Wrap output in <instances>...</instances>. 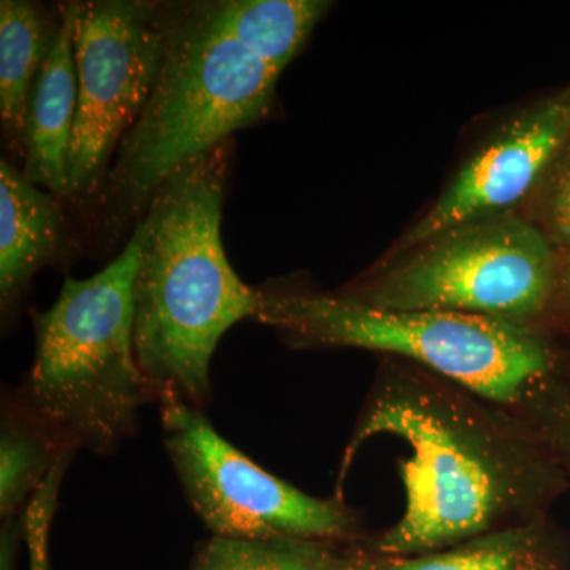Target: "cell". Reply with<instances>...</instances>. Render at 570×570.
<instances>
[{
	"instance_id": "obj_2",
	"label": "cell",
	"mask_w": 570,
	"mask_h": 570,
	"mask_svg": "<svg viewBox=\"0 0 570 570\" xmlns=\"http://www.w3.org/2000/svg\"><path fill=\"white\" fill-rule=\"evenodd\" d=\"M232 141L176 168L137 224L135 352L157 403L204 409L217 344L261 309V291L236 275L220 236Z\"/></svg>"
},
{
	"instance_id": "obj_9",
	"label": "cell",
	"mask_w": 570,
	"mask_h": 570,
	"mask_svg": "<svg viewBox=\"0 0 570 570\" xmlns=\"http://www.w3.org/2000/svg\"><path fill=\"white\" fill-rule=\"evenodd\" d=\"M569 137L570 89L521 112L472 154L392 257L459 225L512 213Z\"/></svg>"
},
{
	"instance_id": "obj_15",
	"label": "cell",
	"mask_w": 570,
	"mask_h": 570,
	"mask_svg": "<svg viewBox=\"0 0 570 570\" xmlns=\"http://www.w3.org/2000/svg\"><path fill=\"white\" fill-rule=\"evenodd\" d=\"M387 570H557V561L542 519L417 557L389 558Z\"/></svg>"
},
{
	"instance_id": "obj_13",
	"label": "cell",
	"mask_w": 570,
	"mask_h": 570,
	"mask_svg": "<svg viewBox=\"0 0 570 570\" xmlns=\"http://www.w3.org/2000/svg\"><path fill=\"white\" fill-rule=\"evenodd\" d=\"M332 3L324 0H212L206 13L247 52L283 73Z\"/></svg>"
},
{
	"instance_id": "obj_16",
	"label": "cell",
	"mask_w": 570,
	"mask_h": 570,
	"mask_svg": "<svg viewBox=\"0 0 570 570\" xmlns=\"http://www.w3.org/2000/svg\"><path fill=\"white\" fill-rule=\"evenodd\" d=\"M356 543L213 535L198 547L190 570H336Z\"/></svg>"
},
{
	"instance_id": "obj_3",
	"label": "cell",
	"mask_w": 570,
	"mask_h": 570,
	"mask_svg": "<svg viewBox=\"0 0 570 570\" xmlns=\"http://www.w3.org/2000/svg\"><path fill=\"white\" fill-rule=\"evenodd\" d=\"M159 11L163 67L102 186L111 235L140 223L176 168L262 121L275 105L279 71L232 40L204 2L159 3Z\"/></svg>"
},
{
	"instance_id": "obj_6",
	"label": "cell",
	"mask_w": 570,
	"mask_h": 570,
	"mask_svg": "<svg viewBox=\"0 0 570 570\" xmlns=\"http://www.w3.org/2000/svg\"><path fill=\"white\" fill-rule=\"evenodd\" d=\"M549 236L513 213L459 225L341 287L385 311H448L532 325L558 288Z\"/></svg>"
},
{
	"instance_id": "obj_14",
	"label": "cell",
	"mask_w": 570,
	"mask_h": 570,
	"mask_svg": "<svg viewBox=\"0 0 570 570\" xmlns=\"http://www.w3.org/2000/svg\"><path fill=\"white\" fill-rule=\"evenodd\" d=\"M75 452L63 448L48 428L18 403L3 401L0 428V517L24 519L29 502L45 479Z\"/></svg>"
},
{
	"instance_id": "obj_1",
	"label": "cell",
	"mask_w": 570,
	"mask_h": 570,
	"mask_svg": "<svg viewBox=\"0 0 570 570\" xmlns=\"http://www.w3.org/2000/svg\"><path fill=\"white\" fill-rule=\"evenodd\" d=\"M382 434L411 450L397 464L403 515L370 542L382 557H417L542 520L560 487L558 461L513 412L389 356L344 449L333 497L344 499L356 453Z\"/></svg>"
},
{
	"instance_id": "obj_10",
	"label": "cell",
	"mask_w": 570,
	"mask_h": 570,
	"mask_svg": "<svg viewBox=\"0 0 570 570\" xmlns=\"http://www.w3.org/2000/svg\"><path fill=\"white\" fill-rule=\"evenodd\" d=\"M77 104V66L70 21L62 9L50 55L29 94L22 171L29 181L45 187L58 198H69L67 160Z\"/></svg>"
},
{
	"instance_id": "obj_7",
	"label": "cell",
	"mask_w": 570,
	"mask_h": 570,
	"mask_svg": "<svg viewBox=\"0 0 570 570\" xmlns=\"http://www.w3.org/2000/svg\"><path fill=\"white\" fill-rule=\"evenodd\" d=\"M164 442L184 494L217 538L363 542L344 499L316 498L265 471L217 433L202 409L159 401Z\"/></svg>"
},
{
	"instance_id": "obj_5",
	"label": "cell",
	"mask_w": 570,
	"mask_h": 570,
	"mask_svg": "<svg viewBox=\"0 0 570 570\" xmlns=\"http://www.w3.org/2000/svg\"><path fill=\"white\" fill-rule=\"evenodd\" d=\"M255 321L296 348H362L414 363L517 412L549 389L553 354L535 326L448 311H385L337 292L258 287Z\"/></svg>"
},
{
	"instance_id": "obj_17",
	"label": "cell",
	"mask_w": 570,
	"mask_h": 570,
	"mask_svg": "<svg viewBox=\"0 0 570 570\" xmlns=\"http://www.w3.org/2000/svg\"><path fill=\"white\" fill-rule=\"evenodd\" d=\"M539 439L554 460L560 459L570 468V400L557 387L543 390L513 412Z\"/></svg>"
},
{
	"instance_id": "obj_21",
	"label": "cell",
	"mask_w": 570,
	"mask_h": 570,
	"mask_svg": "<svg viewBox=\"0 0 570 570\" xmlns=\"http://www.w3.org/2000/svg\"><path fill=\"white\" fill-rule=\"evenodd\" d=\"M558 285H560L562 292H564L566 295L570 296V261L568 266H566V268L562 269L560 279H558Z\"/></svg>"
},
{
	"instance_id": "obj_19",
	"label": "cell",
	"mask_w": 570,
	"mask_h": 570,
	"mask_svg": "<svg viewBox=\"0 0 570 570\" xmlns=\"http://www.w3.org/2000/svg\"><path fill=\"white\" fill-rule=\"evenodd\" d=\"M551 245L570 247V163L558 176L547 208Z\"/></svg>"
},
{
	"instance_id": "obj_8",
	"label": "cell",
	"mask_w": 570,
	"mask_h": 570,
	"mask_svg": "<svg viewBox=\"0 0 570 570\" xmlns=\"http://www.w3.org/2000/svg\"><path fill=\"white\" fill-rule=\"evenodd\" d=\"M69 17L78 104L67 160L69 198L104 186L122 138L138 121L164 61L159 3L91 0Z\"/></svg>"
},
{
	"instance_id": "obj_11",
	"label": "cell",
	"mask_w": 570,
	"mask_h": 570,
	"mask_svg": "<svg viewBox=\"0 0 570 570\" xmlns=\"http://www.w3.org/2000/svg\"><path fill=\"white\" fill-rule=\"evenodd\" d=\"M63 217L58 197L0 163V303L10 314L36 273L61 254Z\"/></svg>"
},
{
	"instance_id": "obj_18",
	"label": "cell",
	"mask_w": 570,
	"mask_h": 570,
	"mask_svg": "<svg viewBox=\"0 0 570 570\" xmlns=\"http://www.w3.org/2000/svg\"><path fill=\"white\" fill-rule=\"evenodd\" d=\"M58 479H48L33 494L26 510L24 539L29 547V570H51L50 566V531L52 517L58 508Z\"/></svg>"
},
{
	"instance_id": "obj_12",
	"label": "cell",
	"mask_w": 570,
	"mask_h": 570,
	"mask_svg": "<svg viewBox=\"0 0 570 570\" xmlns=\"http://www.w3.org/2000/svg\"><path fill=\"white\" fill-rule=\"evenodd\" d=\"M59 20L36 2H0V118L10 148L24 159L29 94L47 61Z\"/></svg>"
},
{
	"instance_id": "obj_20",
	"label": "cell",
	"mask_w": 570,
	"mask_h": 570,
	"mask_svg": "<svg viewBox=\"0 0 570 570\" xmlns=\"http://www.w3.org/2000/svg\"><path fill=\"white\" fill-rule=\"evenodd\" d=\"M387 566L389 558L376 553L371 547L367 550L354 547L346 561L336 570H387Z\"/></svg>"
},
{
	"instance_id": "obj_4",
	"label": "cell",
	"mask_w": 570,
	"mask_h": 570,
	"mask_svg": "<svg viewBox=\"0 0 570 570\" xmlns=\"http://www.w3.org/2000/svg\"><path fill=\"white\" fill-rule=\"evenodd\" d=\"M140 250L137 225L110 265L88 279L67 277L55 305L36 316V354L14 397L71 452H116L154 401L135 352Z\"/></svg>"
}]
</instances>
